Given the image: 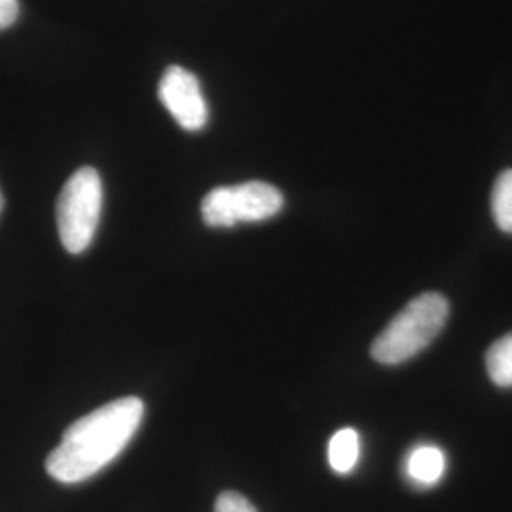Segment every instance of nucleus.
I'll return each mask as SVG.
<instances>
[{
	"instance_id": "f257e3e1",
	"label": "nucleus",
	"mask_w": 512,
	"mask_h": 512,
	"mask_svg": "<svg viewBox=\"0 0 512 512\" xmlns=\"http://www.w3.org/2000/svg\"><path fill=\"white\" fill-rule=\"evenodd\" d=\"M145 404L124 397L74 421L46 459V471L61 484L84 482L118 458L137 433Z\"/></svg>"
},
{
	"instance_id": "f03ea898",
	"label": "nucleus",
	"mask_w": 512,
	"mask_h": 512,
	"mask_svg": "<svg viewBox=\"0 0 512 512\" xmlns=\"http://www.w3.org/2000/svg\"><path fill=\"white\" fill-rule=\"evenodd\" d=\"M448 300L437 293L414 298L372 344V357L382 365H401L427 348L444 327Z\"/></svg>"
},
{
	"instance_id": "7ed1b4c3",
	"label": "nucleus",
	"mask_w": 512,
	"mask_h": 512,
	"mask_svg": "<svg viewBox=\"0 0 512 512\" xmlns=\"http://www.w3.org/2000/svg\"><path fill=\"white\" fill-rule=\"evenodd\" d=\"M103 207V183L93 167H80L57 200V230L63 247L80 255L95 236Z\"/></svg>"
},
{
	"instance_id": "20e7f679",
	"label": "nucleus",
	"mask_w": 512,
	"mask_h": 512,
	"mask_svg": "<svg viewBox=\"0 0 512 512\" xmlns=\"http://www.w3.org/2000/svg\"><path fill=\"white\" fill-rule=\"evenodd\" d=\"M283 194L268 183L251 181L219 186L202 202L203 222L211 228H234L239 222H262L283 209Z\"/></svg>"
},
{
	"instance_id": "39448f33",
	"label": "nucleus",
	"mask_w": 512,
	"mask_h": 512,
	"mask_svg": "<svg viewBox=\"0 0 512 512\" xmlns=\"http://www.w3.org/2000/svg\"><path fill=\"white\" fill-rule=\"evenodd\" d=\"M158 97L186 131H200L207 126L209 109L196 74L179 65L167 67L158 86Z\"/></svg>"
},
{
	"instance_id": "423d86ee",
	"label": "nucleus",
	"mask_w": 512,
	"mask_h": 512,
	"mask_svg": "<svg viewBox=\"0 0 512 512\" xmlns=\"http://www.w3.org/2000/svg\"><path fill=\"white\" fill-rule=\"evenodd\" d=\"M446 471V456L439 446L433 444H420L410 450L408 458L404 461V475L406 478L420 486L429 488L435 486Z\"/></svg>"
},
{
	"instance_id": "0eeeda50",
	"label": "nucleus",
	"mask_w": 512,
	"mask_h": 512,
	"mask_svg": "<svg viewBox=\"0 0 512 512\" xmlns=\"http://www.w3.org/2000/svg\"><path fill=\"white\" fill-rule=\"evenodd\" d=\"M361 456V437L355 429L346 427L334 433L329 442V463L334 473L348 475L355 465L359 463Z\"/></svg>"
},
{
	"instance_id": "6e6552de",
	"label": "nucleus",
	"mask_w": 512,
	"mask_h": 512,
	"mask_svg": "<svg viewBox=\"0 0 512 512\" xmlns=\"http://www.w3.org/2000/svg\"><path fill=\"white\" fill-rule=\"evenodd\" d=\"M486 366L492 382L499 387H512V332L499 338L486 355Z\"/></svg>"
},
{
	"instance_id": "1a4fd4ad",
	"label": "nucleus",
	"mask_w": 512,
	"mask_h": 512,
	"mask_svg": "<svg viewBox=\"0 0 512 512\" xmlns=\"http://www.w3.org/2000/svg\"><path fill=\"white\" fill-rule=\"evenodd\" d=\"M492 213H494L495 224L512 234V169H507L499 175L495 181L494 192H492Z\"/></svg>"
},
{
	"instance_id": "9d476101",
	"label": "nucleus",
	"mask_w": 512,
	"mask_h": 512,
	"mask_svg": "<svg viewBox=\"0 0 512 512\" xmlns=\"http://www.w3.org/2000/svg\"><path fill=\"white\" fill-rule=\"evenodd\" d=\"M215 512H256L253 503L236 492H224L219 495Z\"/></svg>"
},
{
	"instance_id": "9b49d317",
	"label": "nucleus",
	"mask_w": 512,
	"mask_h": 512,
	"mask_svg": "<svg viewBox=\"0 0 512 512\" xmlns=\"http://www.w3.org/2000/svg\"><path fill=\"white\" fill-rule=\"evenodd\" d=\"M19 16L18 0H0V31L16 23Z\"/></svg>"
},
{
	"instance_id": "f8f14e48",
	"label": "nucleus",
	"mask_w": 512,
	"mask_h": 512,
	"mask_svg": "<svg viewBox=\"0 0 512 512\" xmlns=\"http://www.w3.org/2000/svg\"><path fill=\"white\" fill-rule=\"evenodd\" d=\"M2 205H4V200H2V194H0V211H2Z\"/></svg>"
}]
</instances>
